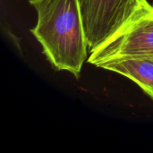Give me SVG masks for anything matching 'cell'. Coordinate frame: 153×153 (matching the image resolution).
Returning <instances> with one entry per match:
<instances>
[{
    "instance_id": "1",
    "label": "cell",
    "mask_w": 153,
    "mask_h": 153,
    "mask_svg": "<svg viewBox=\"0 0 153 153\" xmlns=\"http://www.w3.org/2000/svg\"><path fill=\"white\" fill-rule=\"evenodd\" d=\"M37 23L30 30L53 68L76 79L88 60L89 43L80 0H29Z\"/></svg>"
},
{
    "instance_id": "2",
    "label": "cell",
    "mask_w": 153,
    "mask_h": 153,
    "mask_svg": "<svg viewBox=\"0 0 153 153\" xmlns=\"http://www.w3.org/2000/svg\"><path fill=\"white\" fill-rule=\"evenodd\" d=\"M134 56H153V11L147 0H140L129 22L90 52L87 61L99 67L107 62Z\"/></svg>"
},
{
    "instance_id": "3",
    "label": "cell",
    "mask_w": 153,
    "mask_h": 153,
    "mask_svg": "<svg viewBox=\"0 0 153 153\" xmlns=\"http://www.w3.org/2000/svg\"><path fill=\"white\" fill-rule=\"evenodd\" d=\"M80 1L90 52L124 27L140 4V0Z\"/></svg>"
},
{
    "instance_id": "4",
    "label": "cell",
    "mask_w": 153,
    "mask_h": 153,
    "mask_svg": "<svg viewBox=\"0 0 153 153\" xmlns=\"http://www.w3.org/2000/svg\"><path fill=\"white\" fill-rule=\"evenodd\" d=\"M100 68L124 75L153 100V56H134L104 63Z\"/></svg>"
},
{
    "instance_id": "5",
    "label": "cell",
    "mask_w": 153,
    "mask_h": 153,
    "mask_svg": "<svg viewBox=\"0 0 153 153\" xmlns=\"http://www.w3.org/2000/svg\"><path fill=\"white\" fill-rule=\"evenodd\" d=\"M152 11H153V5H152Z\"/></svg>"
}]
</instances>
